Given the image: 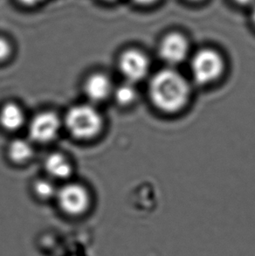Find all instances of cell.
Listing matches in <instances>:
<instances>
[{"label": "cell", "mask_w": 255, "mask_h": 256, "mask_svg": "<svg viewBox=\"0 0 255 256\" xmlns=\"http://www.w3.org/2000/svg\"><path fill=\"white\" fill-rule=\"evenodd\" d=\"M148 93L156 108L167 114H174L188 104L190 86L178 71L169 68L160 70L152 77Z\"/></svg>", "instance_id": "cell-1"}, {"label": "cell", "mask_w": 255, "mask_h": 256, "mask_svg": "<svg viewBox=\"0 0 255 256\" xmlns=\"http://www.w3.org/2000/svg\"><path fill=\"white\" fill-rule=\"evenodd\" d=\"M65 124L76 138L88 140L96 136L102 130L104 121L96 108L82 104L72 107L66 114Z\"/></svg>", "instance_id": "cell-2"}, {"label": "cell", "mask_w": 255, "mask_h": 256, "mask_svg": "<svg viewBox=\"0 0 255 256\" xmlns=\"http://www.w3.org/2000/svg\"><path fill=\"white\" fill-rule=\"evenodd\" d=\"M224 70V60L212 49L200 50L193 56L190 63L193 80L200 85H208L218 80Z\"/></svg>", "instance_id": "cell-3"}, {"label": "cell", "mask_w": 255, "mask_h": 256, "mask_svg": "<svg viewBox=\"0 0 255 256\" xmlns=\"http://www.w3.org/2000/svg\"><path fill=\"white\" fill-rule=\"evenodd\" d=\"M60 208L66 214H82L90 206V194L79 184H68L57 192Z\"/></svg>", "instance_id": "cell-4"}, {"label": "cell", "mask_w": 255, "mask_h": 256, "mask_svg": "<svg viewBox=\"0 0 255 256\" xmlns=\"http://www.w3.org/2000/svg\"><path fill=\"white\" fill-rule=\"evenodd\" d=\"M118 66L122 76L132 84L144 79L150 65L144 52L138 49L130 48L122 52L118 59Z\"/></svg>", "instance_id": "cell-5"}, {"label": "cell", "mask_w": 255, "mask_h": 256, "mask_svg": "<svg viewBox=\"0 0 255 256\" xmlns=\"http://www.w3.org/2000/svg\"><path fill=\"white\" fill-rule=\"evenodd\" d=\"M60 128V121L54 112L45 111L36 114L29 125V135L35 142H48L56 138Z\"/></svg>", "instance_id": "cell-6"}, {"label": "cell", "mask_w": 255, "mask_h": 256, "mask_svg": "<svg viewBox=\"0 0 255 256\" xmlns=\"http://www.w3.org/2000/svg\"><path fill=\"white\" fill-rule=\"evenodd\" d=\"M189 44L180 34H170L162 38L159 46V56L169 66L180 65L186 60Z\"/></svg>", "instance_id": "cell-7"}, {"label": "cell", "mask_w": 255, "mask_h": 256, "mask_svg": "<svg viewBox=\"0 0 255 256\" xmlns=\"http://www.w3.org/2000/svg\"><path fill=\"white\" fill-rule=\"evenodd\" d=\"M84 92L92 102H102L107 99L112 92V84L104 74H93L84 84Z\"/></svg>", "instance_id": "cell-8"}, {"label": "cell", "mask_w": 255, "mask_h": 256, "mask_svg": "<svg viewBox=\"0 0 255 256\" xmlns=\"http://www.w3.org/2000/svg\"><path fill=\"white\" fill-rule=\"evenodd\" d=\"M24 122L23 110L17 104H4L0 110V125L6 130H17Z\"/></svg>", "instance_id": "cell-9"}, {"label": "cell", "mask_w": 255, "mask_h": 256, "mask_svg": "<svg viewBox=\"0 0 255 256\" xmlns=\"http://www.w3.org/2000/svg\"><path fill=\"white\" fill-rule=\"evenodd\" d=\"M45 167L48 174L58 180H65L72 173L71 164L59 153L49 155L46 160Z\"/></svg>", "instance_id": "cell-10"}, {"label": "cell", "mask_w": 255, "mask_h": 256, "mask_svg": "<svg viewBox=\"0 0 255 256\" xmlns=\"http://www.w3.org/2000/svg\"><path fill=\"white\" fill-rule=\"evenodd\" d=\"M32 147L23 139H16L10 142L8 147V155L14 163L22 164L26 162L32 156Z\"/></svg>", "instance_id": "cell-11"}, {"label": "cell", "mask_w": 255, "mask_h": 256, "mask_svg": "<svg viewBox=\"0 0 255 256\" xmlns=\"http://www.w3.org/2000/svg\"><path fill=\"white\" fill-rule=\"evenodd\" d=\"M114 98L118 104L127 106L132 104L136 98V90L131 82L122 84L114 92Z\"/></svg>", "instance_id": "cell-12"}, {"label": "cell", "mask_w": 255, "mask_h": 256, "mask_svg": "<svg viewBox=\"0 0 255 256\" xmlns=\"http://www.w3.org/2000/svg\"><path fill=\"white\" fill-rule=\"evenodd\" d=\"M36 194L42 198H49L56 194V187L51 182L46 180H38L34 184Z\"/></svg>", "instance_id": "cell-13"}, {"label": "cell", "mask_w": 255, "mask_h": 256, "mask_svg": "<svg viewBox=\"0 0 255 256\" xmlns=\"http://www.w3.org/2000/svg\"><path fill=\"white\" fill-rule=\"evenodd\" d=\"M12 54V45L10 40L0 35V62L8 59Z\"/></svg>", "instance_id": "cell-14"}, {"label": "cell", "mask_w": 255, "mask_h": 256, "mask_svg": "<svg viewBox=\"0 0 255 256\" xmlns=\"http://www.w3.org/2000/svg\"><path fill=\"white\" fill-rule=\"evenodd\" d=\"M20 6L28 9L40 6L46 0H15Z\"/></svg>", "instance_id": "cell-15"}, {"label": "cell", "mask_w": 255, "mask_h": 256, "mask_svg": "<svg viewBox=\"0 0 255 256\" xmlns=\"http://www.w3.org/2000/svg\"><path fill=\"white\" fill-rule=\"evenodd\" d=\"M133 3L138 4V6H150L152 4L158 2V0H131Z\"/></svg>", "instance_id": "cell-16"}, {"label": "cell", "mask_w": 255, "mask_h": 256, "mask_svg": "<svg viewBox=\"0 0 255 256\" xmlns=\"http://www.w3.org/2000/svg\"><path fill=\"white\" fill-rule=\"evenodd\" d=\"M236 3L240 4L242 6H252L255 4V0H234Z\"/></svg>", "instance_id": "cell-17"}, {"label": "cell", "mask_w": 255, "mask_h": 256, "mask_svg": "<svg viewBox=\"0 0 255 256\" xmlns=\"http://www.w3.org/2000/svg\"><path fill=\"white\" fill-rule=\"evenodd\" d=\"M100 1L105 4H114L118 2L119 0H100Z\"/></svg>", "instance_id": "cell-18"}, {"label": "cell", "mask_w": 255, "mask_h": 256, "mask_svg": "<svg viewBox=\"0 0 255 256\" xmlns=\"http://www.w3.org/2000/svg\"><path fill=\"white\" fill-rule=\"evenodd\" d=\"M254 9H252V21H254V23L255 24V4H254Z\"/></svg>", "instance_id": "cell-19"}, {"label": "cell", "mask_w": 255, "mask_h": 256, "mask_svg": "<svg viewBox=\"0 0 255 256\" xmlns=\"http://www.w3.org/2000/svg\"><path fill=\"white\" fill-rule=\"evenodd\" d=\"M190 1H194V2H196V1H201V0H190Z\"/></svg>", "instance_id": "cell-20"}]
</instances>
